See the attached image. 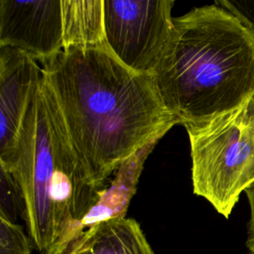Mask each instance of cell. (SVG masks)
<instances>
[{
  "mask_svg": "<svg viewBox=\"0 0 254 254\" xmlns=\"http://www.w3.org/2000/svg\"><path fill=\"white\" fill-rule=\"evenodd\" d=\"M157 143L147 145L117 169V174L110 187L100 191L98 201L84 217L82 221L84 231L99 222L126 217L129 202L136 192V186L143 170V164Z\"/></svg>",
  "mask_w": 254,
  "mask_h": 254,
  "instance_id": "obj_9",
  "label": "cell"
},
{
  "mask_svg": "<svg viewBox=\"0 0 254 254\" xmlns=\"http://www.w3.org/2000/svg\"><path fill=\"white\" fill-rule=\"evenodd\" d=\"M170 43L153 77L180 124L199 123L254 95V34L212 4L174 18Z\"/></svg>",
  "mask_w": 254,
  "mask_h": 254,
  "instance_id": "obj_3",
  "label": "cell"
},
{
  "mask_svg": "<svg viewBox=\"0 0 254 254\" xmlns=\"http://www.w3.org/2000/svg\"><path fill=\"white\" fill-rule=\"evenodd\" d=\"M77 157L98 190L127 160L180 124L152 74L105 47L68 48L41 62Z\"/></svg>",
  "mask_w": 254,
  "mask_h": 254,
  "instance_id": "obj_1",
  "label": "cell"
},
{
  "mask_svg": "<svg viewBox=\"0 0 254 254\" xmlns=\"http://www.w3.org/2000/svg\"><path fill=\"white\" fill-rule=\"evenodd\" d=\"M215 5L235 16L254 34V1L253 0H218Z\"/></svg>",
  "mask_w": 254,
  "mask_h": 254,
  "instance_id": "obj_13",
  "label": "cell"
},
{
  "mask_svg": "<svg viewBox=\"0 0 254 254\" xmlns=\"http://www.w3.org/2000/svg\"><path fill=\"white\" fill-rule=\"evenodd\" d=\"M245 193L248 199L250 208V217L247 227V241L254 240V182L245 190Z\"/></svg>",
  "mask_w": 254,
  "mask_h": 254,
  "instance_id": "obj_14",
  "label": "cell"
},
{
  "mask_svg": "<svg viewBox=\"0 0 254 254\" xmlns=\"http://www.w3.org/2000/svg\"><path fill=\"white\" fill-rule=\"evenodd\" d=\"M247 254H254V252H250V251H249Z\"/></svg>",
  "mask_w": 254,
  "mask_h": 254,
  "instance_id": "obj_17",
  "label": "cell"
},
{
  "mask_svg": "<svg viewBox=\"0 0 254 254\" xmlns=\"http://www.w3.org/2000/svg\"><path fill=\"white\" fill-rule=\"evenodd\" d=\"M64 254H155L133 218H113L92 225Z\"/></svg>",
  "mask_w": 254,
  "mask_h": 254,
  "instance_id": "obj_8",
  "label": "cell"
},
{
  "mask_svg": "<svg viewBox=\"0 0 254 254\" xmlns=\"http://www.w3.org/2000/svg\"><path fill=\"white\" fill-rule=\"evenodd\" d=\"M244 116L250 133L254 139V95L244 104Z\"/></svg>",
  "mask_w": 254,
  "mask_h": 254,
  "instance_id": "obj_15",
  "label": "cell"
},
{
  "mask_svg": "<svg viewBox=\"0 0 254 254\" xmlns=\"http://www.w3.org/2000/svg\"><path fill=\"white\" fill-rule=\"evenodd\" d=\"M25 200L13 175L0 166V217L13 223L25 221Z\"/></svg>",
  "mask_w": 254,
  "mask_h": 254,
  "instance_id": "obj_11",
  "label": "cell"
},
{
  "mask_svg": "<svg viewBox=\"0 0 254 254\" xmlns=\"http://www.w3.org/2000/svg\"><path fill=\"white\" fill-rule=\"evenodd\" d=\"M0 254H32V241L23 227L1 217Z\"/></svg>",
  "mask_w": 254,
  "mask_h": 254,
  "instance_id": "obj_12",
  "label": "cell"
},
{
  "mask_svg": "<svg viewBox=\"0 0 254 254\" xmlns=\"http://www.w3.org/2000/svg\"><path fill=\"white\" fill-rule=\"evenodd\" d=\"M246 246H247V248L249 249L250 252H254V240L247 241L246 242Z\"/></svg>",
  "mask_w": 254,
  "mask_h": 254,
  "instance_id": "obj_16",
  "label": "cell"
},
{
  "mask_svg": "<svg viewBox=\"0 0 254 254\" xmlns=\"http://www.w3.org/2000/svg\"><path fill=\"white\" fill-rule=\"evenodd\" d=\"M25 200L29 237L41 254H64L84 233L82 221L99 199L98 190L71 144L55 94L43 72L3 166Z\"/></svg>",
  "mask_w": 254,
  "mask_h": 254,
  "instance_id": "obj_2",
  "label": "cell"
},
{
  "mask_svg": "<svg viewBox=\"0 0 254 254\" xmlns=\"http://www.w3.org/2000/svg\"><path fill=\"white\" fill-rule=\"evenodd\" d=\"M62 9L64 49L105 47L103 0H62Z\"/></svg>",
  "mask_w": 254,
  "mask_h": 254,
  "instance_id": "obj_10",
  "label": "cell"
},
{
  "mask_svg": "<svg viewBox=\"0 0 254 254\" xmlns=\"http://www.w3.org/2000/svg\"><path fill=\"white\" fill-rule=\"evenodd\" d=\"M173 0H103L106 49L129 69L155 72L172 38Z\"/></svg>",
  "mask_w": 254,
  "mask_h": 254,
  "instance_id": "obj_5",
  "label": "cell"
},
{
  "mask_svg": "<svg viewBox=\"0 0 254 254\" xmlns=\"http://www.w3.org/2000/svg\"><path fill=\"white\" fill-rule=\"evenodd\" d=\"M41 74L37 61L17 49L0 46V165L10 161Z\"/></svg>",
  "mask_w": 254,
  "mask_h": 254,
  "instance_id": "obj_7",
  "label": "cell"
},
{
  "mask_svg": "<svg viewBox=\"0 0 254 254\" xmlns=\"http://www.w3.org/2000/svg\"><path fill=\"white\" fill-rule=\"evenodd\" d=\"M185 127L190 146L193 193L228 218L241 192L254 182V139L244 105Z\"/></svg>",
  "mask_w": 254,
  "mask_h": 254,
  "instance_id": "obj_4",
  "label": "cell"
},
{
  "mask_svg": "<svg viewBox=\"0 0 254 254\" xmlns=\"http://www.w3.org/2000/svg\"><path fill=\"white\" fill-rule=\"evenodd\" d=\"M0 46L17 49L40 63L63 51L62 0H1Z\"/></svg>",
  "mask_w": 254,
  "mask_h": 254,
  "instance_id": "obj_6",
  "label": "cell"
}]
</instances>
